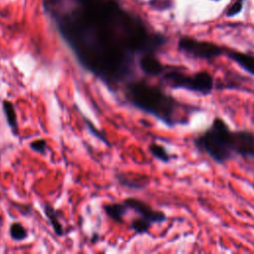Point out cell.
Returning <instances> with one entry per match:
<instances>
[{"instance_id": "obj_11", "label": "cell", "mask_w": 254, "mask_h": 254, "mask_svg": "<svg viewBox=\"0 0 254 254\" xmlns=\"http://www.w3.org/2000/svg\"><path fill=\"white\" fill-rule=\"evenodd\" d=\"M103 209L105 211V214L108 217H110L112 220L116 222H122L123 217L128 210V207L122 201V202H113V203L104 204Z\"/></svg>"}, {"instance_id": "obj_10", "label": "cell", "mask_w": 254, "mask_h": 254, "mask_svg": "<svg viewBox=\"0 0 254 254\" xmlns=\"http://www.w3.org/2000/svg\"><path fill=\"white\" fill-rule=\"evenodd\" d=\"M2 109L6 118V122L10 127L11 131L13 132L14 135H18L19 133L18 120H17V113L14 107V104L11 101L5 99L2 101Z\"/></svg>"}, {"instance_id": "obj_16", "label": "cell", "mask_w": 254, "mask_h": 254, "mask_svg": "<svg viewBox=\"0 0 254 254\" xmlns=\"http://www.w3.org/2000/svg\"><path fill=\"white\" fill-rule=\"evenodd\" d=\"M151 222L143 217H140V218H136L132 221L131 223V229L138 233V234H144V233H147L151 227Z\"/></svg>"}, {"instance_id": "obj_17", "label": "cell", "mask_w": 254, "mask_h": 254, "mask_svg": "<svg viewBox=\"0 0 254 254\" xmlns=\"http://www.w3.org/2000/svg\"><path fill=\"white\" fill-rule=\"evenodd\" d=\"M83 120H84V123H85V125L87 126L88 130H89V131H90L94 136H96L99 140H101L102 142H104L105 144H107L108 146H110V144H109V142H108V140H107V138H106L105 134H104L102 131L98 130V129L94 126V124H93L91 121H89L86 117H84V118H83Z\"/></svg>"}, {"instance_id": "obj_3", "label": "cell", "mask_w": 254, "mask_h": 254, "mask_svg": "<svg viewBox=\"0 0 254 254\" xmlns=\"http://www.w3.org/2000/svg\"><path fill=\"white\" fill-rule=\"evenodd\" d=\"M194 143L200 151L219 164L229 160L235 154V132L230 131L225 122L218 117L195 139Z\"/></svg>"}, {"instance_id": "obj_14", "label": "cell", "mask_w": 254, "mask_h": 254, "mask_svg": "<svg viewBox=\"0 0 254 254\" xmlns=\"http://www.w3.org/2000/svg\"><path fill=\"white\" fill-rule=\"evenodd\" d=\"M149 151L155 158H157L158 160H160L162 162L167 163L171 159V156L169 155L167 150L163 146H161L155 142H153L149 145Z\"/></svg>"}, {"instance_id": "obj_2", "label": "cell", "mask_w": 254, "mask_h": 254, "mask_svg": "<svg viewBox=\"0 0 254 254\" xmlns=\"http://www.w3.org/2000/svg\"><path fill=\"white\" fill-rule=\"evenodd\" d=\"M126 99L135 107L152 114L166 124L173 126L177 123L175 115L179 102L145 80H134L127 83L125 88Z\"/></svg>"}, {"instance_id": "obj_7", "label": "cell", "mask_w": 254, "mask_h": 254, "mask_svg": "<svg viewBox=\"0 0 254 254\" xmlns=\"http://www.w3.org/2000/svg\"><path fill=\"white\" fill-rule=\"evenodd\" d=\"M235 154L254 157V135L248 131L235 132Z\"/></svg>"}, {"instance_id": "obj_4", "label": "cell", "mask_w": 254, "mask_h": 254, "mask_svg": "<svg viewBox=\"0 0 254 254\" xmlns=\"http://www.w3.org/2000/svg\"><path fill=\"white\" fill-rule=\"evenodd\" d=\"M163 81L173 88H184L202 94L209 93L213 88V77L208 71L186 74L181 71L172 70L163 75Z\"/></svg>"}, {"instance_id": "obj_1", "label": "cell", "mask_w": 254, "mask_h": 254, "mask_svg": "<svg viewBox=\"0 0 254 254\" xmlns=\"http://www.w3.org/2000/svg\"><path fill=\"white\" fill-rule=\"evenodd\" d=\"M44 5L81 66L110 87L133 74L136 55L153 54L166 42L116 0H45Z\"/></svg>"}, {"instance_id": "obj_5", "label": "cell", "mask_w": 254, "mask_h": 254, "mask_svg": "<svg viewBox=\"0 0 254 254\" xmlns=\"http://www.w3.org/2000/svg\"><path fill=\"white\" fill-rule=\"evenodd\" d=\"M179 49L192 57L210 60L222 54V49L212 43L196 41L191 38H182L179 42Z\"/></svg>"}, {"instance_id": "obj_19", "label": "cell", "mask_w": 254, "mask_h": 254, "mask_svg": "<svg viewBox=\"0 0 254 254\" xmlns=\"http://www.w3.org/2000/svg\"><path fill=\"white\" fill-rule=\"evenodd\" d=\"M242 9V0H237L227 11V16H234Z\"/></svg>"}, {"instance_id": "obj_15", "label": "cell", "mask_w": 254, "mask_h": 254, "mask_svg": "<svg viewBox=\"0 0 254 254\" xmlns=\"http://www.w3.org/2000/svg\"><path fill=\"white\" fill-rule=\"evenodd\" d=\"M9 233H10V236L13 240L15 241H21V240H24L27 235H28V232H27V229L19 222H14L10 225V228H9Z\"/></svg>"}, {"instance_id": "obj_9", "label": "cell", "mask_w": 254, "mask_h": 254, "mask_svg": "<svg viewBox=\"0 0 254 254\" xmlns=\"http://www.w3.org/2000/svg\"><path fill=\"white\" fill-rule=\"evenodd\" d=\"M140 69L150 76H157L164 72V65L153 54H144L139 58Z\"/></svg>"}, {"instance_id": "obj_12", "label": "cell", "mask_w": 254, "mask_h": 254, "mask_svg": "<svg viewBox=\"0 0 254 254\" xmlns=\"http://www.w3.org/2000/svg\"><path fill=\"white\" fill-rule=\"evenodd\" d=\"M228 57L244 70L254 75V57L240 52H230Z\"/></svg>"}, {"instance_id": "obj_8", "label": "cell", "mask_w": 254, "mask_h": 254, "mask_svg": "<svg viewBox=\"0 0 254 254\" xmlns=\"http://www.w3.org/2000/svg\"><path fill=\"white\" fill-rule=\"evenodd\" d=\"M115 178L120 186L130 190H142L149 183V179L145 175L118 173Z\"/></svg>"}, {"instance_id": "obj_6", "label": "cell", "mask_w": 254, "mask_h": 254, "mask_svg": "<svg viewBox=\"0 0 254 254\" xmlns=\"http://www.w3.org/2000/svg\"><path fill=\"white\" fill-rule=\"evenodd\" d=\"M123 202L127 205L128 209H132L139 213L141 217L149 220L151 223L163 222L166 220V214L163 211L153 209L149 204L141 199L136 197H127L123 200Z\"/></svg>"}, {"instance_id": "obj_13", "label": "cell", "mask_w": 254, "mask_h": 254, "mask_svg": "<svg viewBox=\"0 0 254 254\" xmlns=\"http://www.w3.org/2000/svg\"><path fill=\"white\" fill-rule=\"evenodd\" d=\"M43 208H44V212L46 214V217L50 221L55 233L58 236H63L64 233V227H63V225H62V223L59 219L58 212L55 210V208L52 205H50L48 203H46L43 206Z\"/></svg>"}, {"instance_id": "obj_18", "label": "cell", "mask_w": 254, "mask_h": 254, "mask_svg": "<svg viewBox=\"0 0 254 254\" xmlns=\"http://www.w3.org/2000/svg\"><path fill=\"white\" fill-rule=\"evenodd\" d=\"M30 148L33 151L44 155V154L47 153L48 144H47V141L44 140V139H37V140H34L30 143Z\"/></svg>"}]
</instances>
